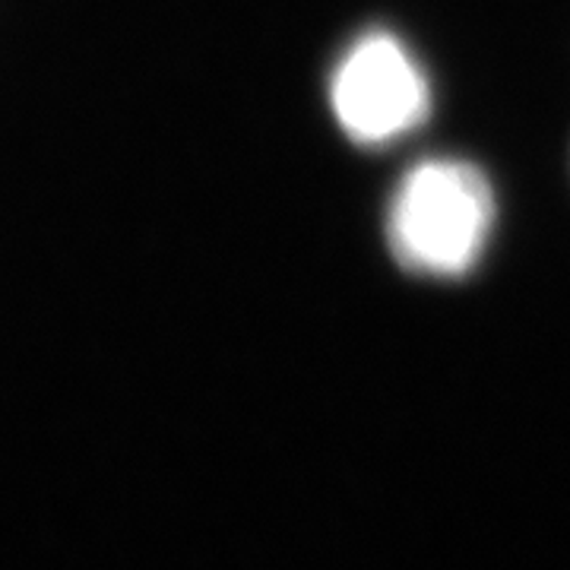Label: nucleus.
<instances>
[{
  "mask_svg": "<svg viewBox=\"0 0 570 570\" xmlns=\"http://www.w3.org/2000/svg\"><path fill=\"white\" fill-rule=\"evenodd\" d=\"M494 228V190L463 159H425L400 178L387 209V245L419 276L456 279L482 261Z\"/></svg>",
  "mask_w": 570,
  "mask_h": 570,
  "instance_id": "nucleus-1",
  "label": "nucleus"
},
{
  "mask_svg": "<svg viewBox=\"0 0 570 570\" xmlns=\"http://www.w3.org/2000/svg\"><path fill=\"white\" fill-rule=\"evenodd\" d=\"M330 111L348 140L387 146L431 115V82L393 32L371 29L348 45L330 73Z\"/></svg>",
  "mask_w": 570,
  "mask_h": 570,
  "instance_id": "nucleus-2",
  "label": "nucleus"
}]
</instances>
